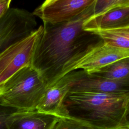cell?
Wrapping results in <instances>:
<instances>
[{"mask_svg":"<svg viewBox=\"0 0 129 129\" xmlns=\"http://www.w3.org/2000/svg\"><path fill=\"white\" fill-rule=\"evenodd\" d=\"M53 129H92L90 127L74 119L60 117Z\"/></svg>","mask_w":129,"mask_h":129,"instance_id":"15","label":"cell"},{"mask_svg":"<svg viewBox=\"0 0 129 129\" xmlns=\"http://www.w3.org/2000/svg\"><path fill=\"white\" fill-rule=\"evenodd\" d=\"M46 88L38 72L31 65L25 67L0 86V105L19 111L36 110Z\"/></svg>","mask_w":129,"mask_h":129,"instance_id":"3","label":"cell"},{"mask_svg":"<svg viewBox=\"0 0 129 129\" xmlns=\"http://www.w3.org/2000/svg\"><path fill=\"white\" fill-rule=\"evenodd\" d=\"M60 117L36 110L19 111L9 118L8 129H53Z\"/></svg>","mask_w":129,"mask_h":129,"instance_id":"10","label":"cell"},{"mask_svg":"<svg viewBox=\"0 0 129 129\" xmlns=\"http://www.w3.org/2000/svg\"><path fill=\"white\" fill-rule=\"evenodd\" d=\"M17 110L0 105V129H8L7 122L10 116Z\"/></svg>","mask_w":129,"mask_h":129,"instance_id":"16","label":"cell"},{"mask_svg":"<svg viewBox=\"0 0 129 129\" xmlns=\"http://www.w3.org/2000/svg\"><path fill=\"white\" fill-rule=\"evenodd\" d=\"M40 25L28 36L0 53V86L23 68L31 65L33 52L42 33Z\"/></svg>","mask_w":129,"mask_h":129,"instance_id":"4","label":"cell"},{"mask_svg":"<svg viewBox=\"0 0 129 129\" xmlns=\"http://www.w3.org/2000/svg\"><path fill=\"white\" fill-rule=\"evenodd\" d=\"M129 7V0H95L93 16L103 15L119 7Z\"/></svg>","mask_w":129,"mask_h":129,"instance_id":"14","label":"cell"},{"mask_svg":"<svg viewBox=\"0 0 129 129\" xmlns=\"http://www.w3.org/2000/svg\"><path fill=\"white\" fill-rule=\"evenodd\" d=\"M69 92L98 94L129 93V82L114 81L96 77L86 72L72 85Z\"/></svg>","mask_w":129,"mask_h":129,"instance_id":"9","label":"cell"},{"mask_svg":"<svg viewBox=\"0 0 129 129\" xmlns=\"http://www.w3.org/2000/svg\"><path fill=\"white\" fill-rule=\"evenodd\" d=\"M129 26V7H119L103 15L91 16L83 24V29L90 31Z\"/></svg>","mask_w":129,"mask_h":129,"instance_id":"11","label":"cell"},{"mask_svg":"<svg viewBox=\"0 0 129 129\" xmlns=\"http://www.w3.org/2000/svg\"><path fill=\"white\" fill-rule=\"evenodd\" d=\"M87 73L111 81L129 82L128 58L119 60Z\"/></svg>","mask_w":129,"mask_h":129,"instance_id":"12","label":"cell"},{"mask_svg":"<svg viewBox=\"0 0 129 129\" xmlns=\"http://www.w3.org/2000/svg\"><path fill=\"white\" fill-rule=\"evenodd\" d=\"M94 3L68 22L43 24L31 66L41 76L46 88L72 72L81 59L103 43L98 35L83 29L84 22L93 16Z\"/></svg>","mask_w":129,"mask_h":129,"instance_id":"1","label":"cell"},{"mask_svg":"<svg viewBox=\"0 0 129 129\" xmlns=\"http://www.w3.org/2000/svg\"><path fill=\"white\" fill-rule=\"evenodd\" d=\"M11 0H0V19L10 8Z\"/></svg>","mask_w":129,"mask_h":129,"instance_id":"17","label":"cell"},{"mask_svg":"<svg viewBox=\"0 0 129 129\" xmlns=\"http://www.w3.org/2000/svg\"><path fill=\"white\" fill-rule=\"evenodd\" d=\"M86 72L75 70L65 75L53 85L46 88L44 95L36 110L60 117L64 99L71 87L83 77Z\"/></svg>","mask_w":129,"mask_h":129,"instance_id":"7","label":"cell"},{"mask_svg":"<svg viewBox=\"0 0 129 129\" xmlns=\"http://www.w3.org/2000/svg\"><path fill=\"white\" fill-rule=\"evenodd\" d=\"M35 16L27 10L10 8L0 19V53L28 36L37 28Z\"/></svg>","mask_w":129,"mask_h":129,"instance_id":"5","label":"cell"},{"mask_svg":"<svg viewBox=\"0 0 129 129\" xmlns=\"http://www.w3.org/2000/svg\"><path fill=\"white\" fill-rule=\"evenodd\" d=\"M98 35L103 42L113 47L129 49V26L90 31Z\"/></svg>","mask_w":129,"mask_h":129,"instance_id":"13","label":"cell"},{"mask_svg":"<svg viewBox=\"0 0 129 129\" xmlns=\"http://www.w3.org/2000/svg\"><path fill=\"white\" fill-rule=\"evenodd\" d=\"M129 57V49L112 46L103 42L81 59L73 71L83 70L89 73Z\"/></svg>","mask_w":129,"mask_h":129,"instance_id":"8","label":"cell"},{"mask_svg":"<svg viewBox=\"0 0 129 129\" xmlns=\"http://www.w3.org/2000/svg\"><path fill=\"white\" fill-rule=\"evenodd\" d=\"M95 0H46L32 13L43 24L68 22L84 12Z\"/></svg>","mask_w":129,"mask_h":129,"instance_id":"6","label":"cell"},{"mask_svg":"<svg viewBox=\"0 0 129 129\" xmlns=\"http://www.w3.org/2000/svg\"><path fill=\"white\" fill-rule=\"evenodd\" d=\"M129 93L98 94L69 92L60 117H67L92 129H129Z\"/></svg>","mask_w":129,"mask_h":129,"instance_id":"2","label":"cell"}]
</instances>
